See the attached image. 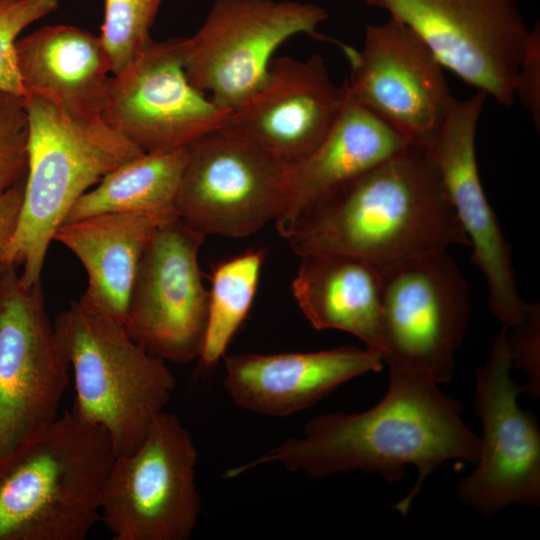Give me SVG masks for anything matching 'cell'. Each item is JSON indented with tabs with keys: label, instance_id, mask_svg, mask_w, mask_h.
<instances>
[{
	"label": "cell",
	"instance_id": "19",
	"mask_svg": "<svg viewBox=\"0 0 540 540\" xmlns=\"http://www.w3.org/2000/svg\"><path fill=\"white\" fill-rule=\"evenodd\" d=\"M172 218L145 212H109L62 224L53 240L68 248L88 275L80 301L124 325L143 253L158 226Z\"/></svg>",
	"mask_w": 540,
	"mask_h": 540
},
{
	"label": "cell",
	"instance_id": "25",
	"mask_svg": "<svg viewBox=\"0 0 540 540\" xmlns=\"http://www.w3.org/2000/svg\"><path fill=\"white\" fill-rule=\"evenodd\" d=\"M162 0H105L100 41L112 75L122 72L151 39L149 32Z\"/></svg>",
	"mask_w": 540,
	"mask_h": 540
},
{
	"label": "cell",
	"instance_id": "7",
	"mask_svg": "<svg viewBox=\"0 0 540 540\" xmlns=\"http://www.w3.org/2000/svg\"><path fill=\"white\" fill-rule=\"evenodd\" d=\"M380 355L389 369L451 380L470 316L468 284L448 250L381 269Z\"/></svg>",
	"mask_w": 540,
	"mask_h": 540
},
{
	"label": "cell",
	"instance_id": "21",
	"mask_svg": "<svg viewBox=\"0 0 540 540\" xmlns=\"http://www.w3.org/2000/svg\"><path fill=\"white\" fill-rule=\"evenodd\" d=\"M17 71L25 95L50 98L76 114L99 117L111 73L96 36L69 25H48L16 40Z\"/></svg>",
	"mask_w": 540,
	"mask_h": 540
},
{
	"label": "cell",
	"instance_id": "20",
	"mask_svg": "<svg viewBox=\"0 0 540 540\" xmlns=\"http://www.w3.org/2000/svg\"><path fill=\"white\" fill-rule=\"evenodd\" d=\"M345 92L343 108L328 134L308 156L291 164L290 201L275 221L283 238L310 205L410 145L355 102L346 88Z\"/></svg>",
	"mask_w": 540,
	"mask_h": 540
},
{
	"label": "cell",
	"instance_id": "13",
	"mask_svg": "<svg viewBox=\"0 0 540 540\" xmlns=\"http://www.w3.org/2000/svg\"><path fill=\"white\" fill-rule=\"evenodd\" d=\"M231 111L194 87L184 69V38L150 39L109 76L100 119L144 153L188 147L227 124Z\"/></svg>",
	"mask_w": 540,
	"mask_h": 540
},
{
	"label": "cell",
	"instance_id": "10",
	"mask_svg": "<svg viewBox=\"0 0 540 540\" xmlns=\"http://www.w3.org/2000/svg\"><path fill=\"white\" fill-rule=\"evenodd\" d=\"M409 27L440 64L502 106L531 36L516 0H361Z\"/></svg>",
	"mask_w": 540,
	"mask_h": 540
},
{
	"label": "cell",
	"instance_id": "8",
	"mask_svg": "<svg viewBox=\"0 0 540 540\" xmlns=\"http://www.w3.org/2000/svg\"><path fill=\"white\" fill-rule=\"evenodd\" d=\"M198 450L180 418L162 411L133 452L115 456L101 520L113 540H187L201 513Z\"/></svg>",
	"mask_w": 540,
	"mask_h": 540
},
{
	"label": "cell",
	"instance_id": "29",
	"mask_svg": "<svg viewBox=\"0 0 540 540\" xmlns=\"http://www.w3.org/2000/svg\"><path fill=\"white\" fill-rule=\"evenodd\" d=\"M515 99L529 111L539 130L540 126V27L537 22L531 28V36L519 67Z\"/></svg>",
	"mask_w": 540,
	"mask_h": 540
},
{
	"label": "cell",
	"instance_id": "17",
	"mask_svg": "<svg viewBox=\"0 0 540 540\" xmlns=\"http://www.w3.org/2000/svg\"><path fill=\"white\" fill-rule=\"evenodd\" d=\"M345 98L344 85H335L321 55L273 57L262 84L231 112L227 124L295 164L325 138Z\"/></svg>",
	"mask_w": 540,
	"mask_h": 540
},
{
	"label": "cell",
	"instance_id": "18",
	"mask_svg": "<svg viewBox=\"0 0 540 540\" xmlns=\"http://www.w3.org/2000/svg\"><path fill=\"white\" fill-rule=\"evenodd\" d=\"M224 358L223 385L231 400L246 411L271 417L306 410L346 382L383 366L377 351L355 346Z\"/></svg>",
	"mask_w": 540,
	"mask_h": 540
},
{
	"label": "cell",
	"instance_id": "5",
	"mask_svg": "<svg viewBox=\"0 0 540 540\" xmlns=\"http://www.w3.org/2000/svg\"><path fill=\"white\" fill-rule=\"evenodd\" d=\"M53 323L73 372L71 412L102 427L115 456L133 452L171 399L172 371L135 342L122 323L80 300L61 310Z\"/></svg>",
	"mask_w": 540,
	"mask_h": 540
},
{
	"label": "cell",
	"instance_id": "3",
	"mask_svg": "<svg viewBox=\"0 0 540 540\" xmlns=\"http://www.w3.org/2000/svg\"><path fill=\"white\" fill-rule=\"evenodd\" d=\"M115 453L65 411L0 457V540H85L101 520Z\"/></svg>",
	"mask_w": 540,
	"mask_h": 540
},
{
	"label": "cell",
	"instance_id": "30",
	"mask_svg": "<svg viewBox=\"0 0 540 540\" xmlns=\"http://www.w3.org/2000/svg\"><path fill=\"white\" fill-rule=\"evenodd\" d=\"M26 178L0 195V264L15 236L23 205Z\"/></svg>",
	"mask_w": 540,
	"mask_h": 540
},
{
	"label": "cell",
	"instance_id": "12",
	"mask_svg": "<svg viewBox=\"0 0 540 540\" xmlns=\"http://www.w3.org/2000/svg\"><path fill=\"white\" fill-rule=\"evenodd\" d=\"M69 369L41 281L0 264V457L60 415Z\"/></svg>",
	"mask_w": 540,
	"mask_h": 540
},
{
	"label": "cell",
	"instance_id": "11",
	"mask_svg": "<svg viewBox=\"0 0 540 540\" xmlns=\"http://www.w3.org/2000/svg\"><path fill=\"white\" fill-rule=\"evenodd\" d=\"M512 367L503 326L476 371L474 404L483 434L474 470L457 486L461 502L486 518L511 505L540 504V429L534 413L518 404L527 390L512 378Z\"/></svg>",
	"mask_w": 540,
	"mask_h": 540
},
{
	"label": "cell",
	"instance_id": "23",
	"mask_svg": "<svg viewBox=\"0 0 540 540\" xmlns=\"http://www.w3.org/2000/svg\"><path fill=\"white\" fill-rule=\"evenodd\" d=\"M187 157L185 147L145 153L122 164L77 199L63 224L109 212L178 216L176 199Z\"/></svg>",
	"mask_w": 540,
	"mask_h": 540
},
{
	"label": "cell",
	"instance_id": "16",
	"mask_svg": "<svg viewBox=\"0 0 540 540\" xmlns=\"http://www.w3.org/2000/svg\"><path fill=\"white\" fill-rule=\"evenodd\" d=\"M487 95L477 91L454 98L445 121L427 147L472 248L471 260L482 271L493 316L507 329L522 325L531 303L518 292L512 252L485 195L477 166L475 136Z\"/></svg>",
	"mask_w": 540,
	"mask_h": 540
},
{
	"label": "cell",
	"instance_id": "22",
	"mask_svg": "<svg viewBox=\"0 0 540 540\" xmlns=\"http://www.w3.org/2000/svg\"><path fill=\"white\" fill-rule=\"evenodd\" d=\"M300 258L292 293L312 327L350 333L380 354L381 269L341 253Z\"/></svg>",
	"mask_w": 540,
	"mask_h": 540
},
{
	"label": "cell",
	"instance_id": "26",
	"mask_svg": "<svg viewBox=\"0 0 540 540\" xmlns=\"http://www.w3.org/2000/svg\"><path fill=\"white\" fill-rule=\"evenodd\" d=\"M28 143L24 96L0 90V195L27 177Z\"/></svg>",
	"mask_w": 540,
	"mask_h": 540
},
{
	"label": "cell",
	"instance_id": "27",
	"mask_svg": "<svg viewBox=\"0 0 540 540\" xmlns=\"http://www.w3.org/2000/svg\"><path fill=\"white\" fill-rule=\"evenodd\" d=\"M58 5L59 0H0V90L25 96L16 66V38Z\"/></svg>",
	"mask_w": 540,
	"mask_h": 540
},
{
	"label": "cell",
	"instance_id": "1",
	"mask_svg": "<svg viewBox=\"0 0 540 540\" xmlns=\"http://www.w3.org/2000/svg\"><path fill=\"white\" fill-rule=\"evenodd\" d=\"M462 404L439 384L406 371L389 369V385L373 407L310 419L299 437L284 440L256 458L233 466L224 478H236L266 464L322 479L362 471L399 481L407 466L417 480L396 504L406 515L425 480L448 461L474 464L479 437L462 419Z\"/></svg>",
	"mask_w": 540,
	"mask_h": 540
},
{
	"label": "cell",
	"instance_id": "24",
	"mask_svg": "<svg viewBox=\"0 0 540 540\" xmlns=\"http://www.w3.org/2000/svg\"><path fill=\"white\" fill-rule=\"evenodd\" d=\"M264 261L261 250H251L213 268L208 290V321L200 362L212 368L221 358L253 304Z\"/></svg>",
	"mask_w": 540,
	"mask_h": 540
},
{
	"label": "cell",
	"instance_id": "9",
	"mask_svg": "<svg viewBox=\"0 0 540 540\" xmlns=\"http://www.w3.org/2000/svg\"><path fill=\"white\" fill-rule=\"evenodd\" d=\"M328 19L319 5L289 0H215L200 28L184 38L189 82L216 104L235 110L264 81L275 51Z\"/></svg>",
	"mask_w": 540,
	"mask_h": 540
},
{
	"label": "cell",
	"instance_id": "15",
	"mask_svg": "<svg viewBox=\"0 0 540 540\" xmlns=\"http://www.w3.org/2000/svg\"><path fill=\"white\" fill-rule=\"evenodd\" d=\"M205 238L179 216L161 223L134 278L124 327L135 342L165 362H191L203 349L208 290L198 256Z\"/></svg>",
	"mask_w": 540,
	"mask_h": 540
},
{
	"label": "cell",
	"instance_id": "14",
	"mask_svg": "<svg viewBox=\"0 0 540 540\" xmlns=\"http://www.w3.org/2000/svg\"><path fill=\"white\" fill-rule=\"evenodd\" d=\"M340 47L350 68L343 83L348 95L410 144L428 147L454 98L444 67L424 42L389 17L365 28L360 49Z\"/></svg>",
	"mask_w": 540,
	"mask_h": 540
},
{
	"label": "cell",
	"instance_id": "2",
	"mask_svg": "<svg viewBox=\"0 0 540 540\" xmlns=\"http://www.w3.org/2000/svg\"><path fill=\"white\" fill-rule=\"evenodd\" d=\"M285 239L298 256L341 253L380 269L470 247L428 148L412 144L310 205Z\"/></svg>",
	"mask_w": 540,
	"mask_h": 540
},
{
	"label": "cell",
	"instance_id": "28",
	"mask_svg": "<svg viewBox=\"0 0 540 540\" xmlns=\"http://www.w3.org/2000/svg\"><path fill=\"white\" fill-rule=\"evenodd\" d=\"M507 340L513 366L522 370L528 379L525 383L527 394H540V308L532 303L525 322L507 329Z\"/></svg>",
	"mask_w": 540,
	"mask_h": 540
},
{
	"label": "cell",
	"instance_id": "6",
	"mask_svg": "<svg viewBox=\"0 0 540 540\" xmlns=\"http://www.w3.org/2000/svg\"><path fill=\"white\" fill-rule=\"evenodd\" d=\"M178 216L206 237L243 238L276 221L291 195V164L226 124L187 147Z\"/></svg>",
	"mask_w": 540,
	"mask_h": 540
},
{
	"label": "cell",
	"instance_id": "4",
	"mask_svg": "<svg viewBox=\"0 0 540 540\" xmlns=\"http://www.w3.org/2000/svg\"><path fill=\"white\" fill-rule=\"evenodd\" d=\"M24 98L28 172L18 227L2 263L22 267L20 280L30 286L41 281L50 242L77 199L145 153L98 116L76 114L36 93Z\"/></svg>",
	"mask_w": 540,
	"mask_h": 540
}]
</instances>
